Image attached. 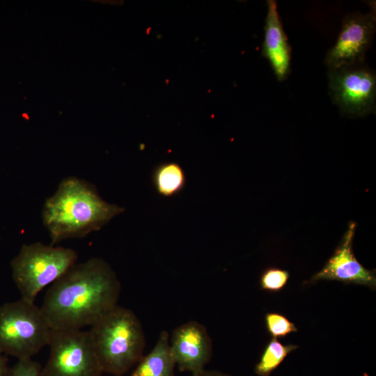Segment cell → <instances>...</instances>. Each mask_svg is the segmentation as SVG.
I'll return each mask as SVG.
<instances>
[{
	"mask_svg": "<svg viewBox=\"0 0 376 376\" xmlns=\"http://www.w3.org/2000/svg\"><path fill=\"white\" fill-rule=\"evenodd\" d=\"M289 273L279 268H269L263 272L260 279V286L263 290L277 292L286 285Z\"/></svg>",
	"mask_w": 376,
	"mask_h": 376,
	"instance_id": "obj_16",
	"label": "cell"
},
{
	"mask_svg": "<svg viewBox=\"0 0 376 376\" xmlns=\"http://www.w3.org/2000/svg\"><path fill=\"white\" fill-rule=\"evenodd\" d=\"M169 341L180 371L196 374L205 370L212 355V343L203 324L196 321L182 324L173 331Z\"/></svg>",
	"mask_w": 376,
	"mask_h": 376,
	"instance_id": "obj_9",
	"label": "cell"
},
{
	"mask_svg": "<svg viewBox=\"0 0 376 376\" xmlns=\"http://www.w3.org/2000/svg\"><path fill=\"white\" fill-rule=\"evenodd\" d=\"M71 248L41 242L24 244L11 260L13 279L21 298L34 302L38 293L63 276L77 260Z\"/></svg>",
	"mask_w": 376,
	"mask_h": 376,
	"instance_id": "obj_4",
	"label": "cell"
},
{
	"mask_svg": "<svg viewBox=\"0 0 376 376\" xmlns=\"http://www.w3.org/2000/svg\"><path fill=\"white\" fill-rule=\"evenodd\" d=\"M328 88L344 116L361 118L375 113L376 75L365 62L328 70Z\"/></svg>",
	"mask_w": 376,
	"mask_h": 376,
	"instance_id": "obj_7",
	"label": "cell"
},
{
	"mask_svg": "<svg viewBox=\"0 0 376 376\" xmlns=\"http://www.w3.org/2000/svg\"><path fill=\"white\" fill-rule=\"evenodd\" d=\"M8 359L5 355L0 353V376H8L9 368L7 365Z\"/></svg>",
	"mask_w": 376,
	"mask_h": 376,
	"instance_id": "obj_18",
	"label": "cell"
},
{
	"mask_svg": "<svg viewBox=\"0 0 376 376\" xmlns=\"http://www.w3.org/2000/svg\"><path fill=\"white\" fill-rule=\"evenodd\" d=\"M265 324L268 332L273 338L285 337L297 331L296 326L285 316L276 313H269L265 315Z\"/></svg>",
	"mask_w": 376,
	"mask_h": 376,
	"instance_id": "obj_15",
	"label": "cell"
},
{
	"mask_svg": "<svg viewBox=\"0 0 376 376\" xmlns=\"http://www.w3.org/2000/svg\"><path fill=\"white\" fill-rule=\"evenodd\" d=\"M263 55L268 60L272 69L279 81L289 75L291 62V47L283 28L274 0L267 1V15Z\"/></svg>",
	"mask_w": 376,
	"mask_h": 376,
	"instance_id": "obj_11",
	"label": "cell"
},
{
	"mask_svg": "<svg viewBox=\"0 0 376 376\" xmlns=\"http://www.w3.org/2000/svg\"><path fill=\"white\" fill-rule=\"evenodd\" d=\"M357 224L350 221L340 244L323 268L316 273L311 282L334 280L345 283L359 284L375 288V272L365 268L356 258L352 243Z\"/></svg>",
	"mask_w": 376,
	"mask_h": 376,
	"instance_id": "obj_10",
	"label": "cell"
},
{
	"mask_svg": "<svg viewBox=\"0 0 376 376\" xmlns=\"http://www.w3.org/2000/svg\"><path fill=\"white\" fill-rule=\"evenodd\" d=\"M297 348L294 345H284L272 338L265 347L256 364L255 372L260 376H269L285 359L287 355Z\"/></svg>",
	"mask_w": 376,
	"mask_h": 376,
	"instance_id": "obj_14",
	"label": "cell"
},
{
	"mask_svg": "<svg viewBox=\"0 0 376 376\" xmlns=\"http://www.w3.org/2000/svg\"><path fill=\"white\" fill-rule=\"evenodd\" d=\"M191 376H232L217 370H203L196 374H192Z\"/></svg>",
	"mask_w": 376,
	"mask_h": 376,
	"instance_id": "obj_19",
	"label": "cell"
},
{
	"mask_svg": "<svg viewBox=\"0 0 376 376\" xmlns=\"http://www.w3.org/2000/svg\"><path fill=\"white\" fill-rule=\"evenodd\" d=\"M103 373L120 376L143 357L146 338L135 313L116 306L88 330Z\"/></svg>",
	"mask_w": 376,
	"mask_h": 376,
	"instance_id": "obj_3",
	"label": "cell"
},
{
	"mask_svg": "<svg viewBox=\"0 0 376 376\" xmlns=\"http://www.w3.org/2000/svg\"><path fill=\"white\" fill-rule=\"evenodd\" d=\"M152 182L159 196L172 197L185 188L186 174L179 164L173 162H164L153 170Z\"/></svg>",
	"mask_w": 376,
	"mask_h": 376,
	"instance_id": "obj_13",
	"label": "cell"
},
{
	"mask_svg": "<svg viewBox=\"0 0 376 376\" xmlns=\"http://www.w3.org/2000/svg\"><path fill=\"white\" fill-rule=\"evenodd\" d=\"M49 357L43 376H101L103 373L89 331L52 329Z\"/></svg>",
	"mask_w": 376,
	"mask_h": 376,
	"instance_id": "obj_6",
	"label": "cell"
},
{
	"mask_svg": "<svg viewBox=\"0 0 376 376\" xmlns=\"http://www.w3.org/2000/svg\"><path fill=\"white\" fill-rule=\"evenodd\" d=\"M124 208L105 201L92 184L75 176L63 179L42 210L51 244L100 230Z\"/></svg>",
	"mask_w": 376,
	"mask_h": 376,
	"instance_id": "obj_2",
	"label": "cell"
},
{
	"mask_svg": "<svg viewBox=\"0 0 376 376\" xmlns=\"http://www.w3.org/2000/svg\"><path fill=\"white\" fill-rule=\"evenodd\" d=\"M121 285L101 258L75 264L46 292L40 308L53 329L91 327L118 306Z\"/></svg>",
	"mask_w": 376,
	"mask_h": 376,
	"instance_id": "obj_1",
	"label": "cell"
},
{
	"mask_svg": "<svg viewBox=\"0 0 376 376\" xmlns=\"http://www.w3.org/2000/svg\"><path fill=\"white\" fill-rule=\"evenodd\" d=\"M8 376H43L42 368L31 359H18L9 369Z\"/></svg>",
	"mask_w": 376,
	"mask_h": 376,
	"instance_id": "obj_17",
	"label": "cell"
},
{
	"mask_svg": "<svg viewBox=\"0 0 376 376\" xmlns=\"http://www.w3.org/2000/svg\"><path fill=\"white\" fill-rule=\"evenodd\" d=\"M52 328L40 307L22 298L0 306V353L31 359L48 345Z\"/></svg>",
	"mask_w": 376,
	"mask_h": 376,
	"instance_id": "obj_5",
	"label": "cell"
},
{
	"mask_svg": "<svg viewBox=\"0 0 376 376\" xmlns=\"http://www.w3.org/2000/svg\"><path fill=\"white\" fill-rule=\"evenodd\" d=\"M168 331H162L151 352L143 356L130 376H175L174 360Z\"/></svg>",
	"mask_w": 376,
	"mask_h": 376,
	"instance_id": "obj_12",
	"label": "cell"
},
{
	"mask_svg": "<svg viewBox=\"0 0 376 376\" xmlns=\"http://www.w3.org/2000/svg\"><path fill=\"white\" fill-rule=\"evenodd\" d=\"M375 27V8L367 13L357 12L346 15L336 43L325 56L328 70L364 63Z\"/></svg>",
	"mask_w": 376,
	"mask_h": 376,
	"instance_id": "obj_8",
	"label": "cell"
}]
</instances>
